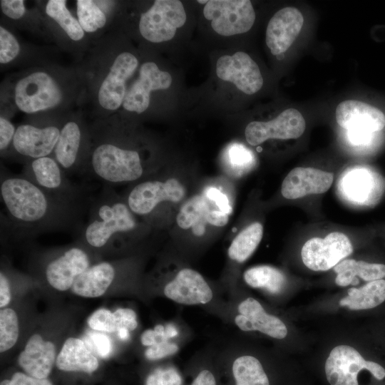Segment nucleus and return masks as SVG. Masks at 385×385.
I'll return each mask as SVG.
<instances>
[{"mask_svg":"<svg viewBox=\"0 0 385 385\" xmlns=\"http://www.w3.org/2000/svg\"><path fill=\"white\" fill-rule=\"evenodd\" d=\"M179 349L176 344L164 342L151 346H149L145 352V356L148 359L157 360L163 357L175 354Z\"/></svg>","mask_w":385,"mask_h":385,"instance_id":"nucleus-40","label":"nucleus"},{"mask_svg":"<svg viewBox=\"0 0 385 385\" xmlns=\"http://www.w3.org/2000/svg\"><path fill=\"white\" fill-rule=\"evenodd\" d=\"M97 140L88 150L83 175L113 187L139 180L145 175L137 150L125 148L110 136Z\"/></svg>","mask_w":385,"mask_h":385,"instance_id":"nucleus-3","label":"nucleus"},{"mask_svg":"<svg viewBox=\"0 0 385 385\" xmlns=\"http://www.w3.org/2000/svg\"><path fill=\"white\" fill-rule=\"evenodd\" d=\"M36 186L61 200L88 205L85 190L68 179L54 158L49 156L31 160L21 174Z\"/></svg>","mask_w":385,"mask_h":385,"instance_id":"nucleus-4","label":"nucleus"},{"mask_svg":"<svg viewBox=\"0 0 385 385\" xmlns=\"http://www.w3.org/2000/svg\"><path fill=\"white\" fill-rule=\"evenodd\" d=\"M88 324L98 332L111 333L118 329L113 312L103 308L97 309L88 317Z\"/></svg>","mask_w":385,"mask_h":385,"instance_id":"nucleus-37","label":"nucleus"},{"mask_svg":"<svg viewBox=\"0 0 385 385\" xmlns=\"http://www.w3.org/2000/svg\"><path fill=\"white\" fill-rule=\"evenodd\" d=\"M0 5L2 12L12 19L21 18L26 12L23 0H1Z\"/></svg>","mask_w":385,"mask_h":385,"instance_id":"nucleus-45","label":"nucleus"},{"mask_svg":"<svg viewBox=\"0 0 385 385\" xmlns=\"http://www.w3.org/2000/svg\"><path fill=\"white\" fill-rule=\"evenodd\" d=\"M165 332L169 339L175 337L178 334V329L173 324H168L165 327Z\"/></svg>","mask_w":385,"mask_h":385,"instance_id":"nucleus-51","label":"nucleus"},{"mask_svg":"<svg viewBox=\"0 0 385 385\" xmlns=\"http://www.w3.org/2000/svg\"><path fill=\"white\" fill-rule=\"evenodd\" d=\"M138 66V59L130 53L123 52L115 58L98 91V102L104 109L115 111L123 105L126 81Z\"/></svg>","mask_w":385,"mask_h":385,"instance_id":"nucleus-15","label":"nucleus"},{"mask_svg":"<svg viewBox=\"0 0 385 385\" xmlns=\"http://www.w3.org/2000/svg\"><path fill=\"white\" fill-rule=\"evenodd\" d=\"M334 271L337 274L335 283L341 287L351 284L356 276L366 282L385 277V265L368 263L352 259L341 261L334 267Z\"/></svg>","mask_w":385,"mask_h":385,"instance_id":"nucleus-27","label":"nucleus"},{"mask_svg":"<svg viewBox=\"0 0 385 385\" xmlns=\"http://www.w3.org/2000/svg\"><path fill=\"white\" fill-rule=\"evenodd\" d=\"M113 314L118 329L125 328L129 331H133L137 328L136 314L133 309L129 308H118L113 312Z\"/></svg>","mask_w":385,"mask_h":385,"instance_id":"nucleus-41","label":"nucleus"},{"mask_svg":"<svg viewBox=\"0 0 385 385\" xmlns=\"http://www.w3.org/2000/svg\"><path fill=\"white\" fill-rule=\"evenodd\" d=\"M333 180L332 173L313 168L297 167L284 178L281 192L284 198L289 200L322 194L330 188Z\"/></svg>","mask_w":385,"mask_h":385,"instance_id":"nucleus-21","label":"nucleus"},{"mask_svg":"<svg viewBox=\"0 0 385 385\" xmlns=\"http://www.w3.org/2000/svg\"><path fill=\"white\" fill-rule=\"evenodd\" d=\"M59 135V128L54 125L38 128L23 124L16 130L12 147L30 160L49 156L56 148Z\"/></svg>","mask_w":385,"mask_h":385,"instance_id":"nucleus-17","label":"nucleus"},{"mask_svg":"<svg viewBox=\"0 0 385 385\" xmlns=\"http://www.w3.org/2000/svg\"><path fill=\"white\" fill-rule=\"evenodd\" d=\"M208 200L203 195H195L188 200L180 209L176 222L184 230L196 226L201 220L206 222V216L210 210Z\"/></svg>","mask_w":385,"mask_h":385,"instance_id":"nucleus-33","label":"nucleus"},{"mask_svg":"<svg viewBox=\"0 0 385 385\" xmlns=\"http://www.w3.org/2000/svg\"><path fill=\"white\" fill-rule=\"evenodd\" d=\"M240 312L235 318L242 331H259L271 337L282 339L287 334L284 323L278 317L267 314L260 303L252 297L243 300L238 306Z\"/></svg>","mask_w":385,"mask_h":385,"instance_id":"nucleus-22","label":"nucleus"},{"mask_svg":"<svg viewBox=\"0 0 385 385\" xmlns=\"http://www.w3.org/2000/svg\"><path fill=\"white\" fill-rule=\"evenodd\" d=\"M56 365L64 371L91 374L98 368L99 363L81 339L69 337L56 356Z\"/></svg>","mask_w":385,"mask_h":385,"instance_id":"nucleus-25","label":"nucleus"},{"mask_svg":"<svg viewBox=\"0 0 385 385\" xmlns=\"http://www.w3.org/2000/svg\"><path fill=\"white\" fill-rule=\"evenodd\" d=\"M385 301V280L369 282L359 288L348 289V296L342 298L339 305L351 310L368 309L376 307Z\"/></svg>","mask_w":385,"mask_h":385,"instance_id":"nucleus-28","label":"nucleus"},{"mask_svg":"<svg viewBox=\"0 0 385 385\" xmlns=\"http://www.w3.org/2000/svg\"><path fill=\"white\" fill-rule=\"evenodd\" d=\"M118 334L120 339L122 340H127L129 338V330L125 328H120L118 329Z\"/></svg>","mask_w":385,"mask_h":385,"instance_id":"nucleus-52","label":"nucleus"},{"mask_svg":"<svg viewBox=\"0 0 385 385\" xmlns=\"http://www.w3.org/2000/svg\"><path fill=\"white\" fill-rule=\"evenodd\" d=\"M325 374L331 385H359L357 376L366 369L378 380L385 378V369L379 364L365 360L354 347L339 345L334 347L325 363Z\"/></svg>","mask_w":385,"mask_h":385,"instance_id":"nucleus-7","label":"nucleus"},{"mask_svg":"<svg viewBox=\"0 0 385 385\" xmlns=\"http://www.w3.org/2000/svg\"><path fill=\"white\" fill-rule=\"evenodd\" d=\"M213 30L229 36L248 31L254 24L255 13L248 0H210L203 9Z\"/></svg>","mask_w":385,"mask_h":385,"instance_id":"nucleus-10","label":"nucleus"},{"mask_svg":"<svg viewBox=\"0 0 385 385\" xmlns=\"http://www.w3.org/2000/svg\"><path fill=\"white\" fill-rule=\"evenodd\" d=\"M263 235V226L255 222L244 228L232 241L228 248L229 257L237 262L247 260L255 252Z\"/></svg>","mask_w":385,"mask_h":385,"instance_id":"nucleus-29","label":"nucleus"},{"mask_svg":"<svg viewBox=\"0 0 385 385\" xmlns=\"http://www.w3.org/2000/svg\"><path fill=\"white\" fill-rule=\"evenodd\" d=\"M181 378L175 369H158L147 378L145 385H180Z\"/></svg>","mask_w":385,"mask_h":385,"instance_id":"nucleus-39","label":"nucleus"},{"mask_svg":"<svg viewBox=\"0 0 385 385\" xmlns=\"http://www.w3.org/2000/svg\"><path fill=\"white\" fill-rule=\"evenodd\" d=\"M89 337L98 354L102 358H106L112 351L110 339L102 333L91 332Z\"/></svg>","mask_w":385,"mask_h":385,"instance_id":"nucleus-47","label":"nucleus"},{"mask_svg":"<svg viewBox=\"0 0 385 385\" xmlns=\"http://www.w3.org/2000/svg\"><path fill=\"white\" fill-rule=\"evenodd\" d=\"M66 4L65 0H49L46 6V14L55 20L71 40L80 41L84 36V31Z\"/></svg>","mask_w":385,"mask_h":385,"instance_id":"nucleus-32","label":"nucleus"},{"mask_svg":"<svg viewBox=\"0 0 385 385\" xmlns=\"http://www.w3.org/2000/svg\"><path fill=\"white\" fill-rule=\"evenodd\" d=\"M353 247L349 237L342 232H332L325 237L308 240L301 250L303 263L314 271H327L334 268L351 255Z\"/></svg>","mask_w":385,"mask_h":385,"instance_id":"nucleus-11","label":"nucleus"},{"mask_svg":"<svg viewBox=\"0 0 385 385\" xmlns=\"http://www.w3.org/2000/svg\"><path fill=\"white\" fill-rule=\"evenodd\" d=\"M205 220L207 222L213 226L222 227L227 223L229 215L219 210L210 209L206 216Z\"/></svg>","mask_w":385,"mask_h":385,"instance_id":"nucleus-49","label":"nucleus"},{"mask_svg":"<svg viewBox=\"0 0 385 385\" xmlns=\"http://www.w3.org/2000/svg\"><path fill=\"white\" fill-rule=\"evenodd\" d=\"M165 295L182 304H207L213 293L203 277L197 271L184 268L164 287Z\"/></svg>","mask_w":385,"mask_h":385,"instance_id":"nucleus-20","label":"nucleus"},{"mask_svg":"<svg viewBox=\"0 0 385 385\" xmlns=\"http://www.w3.org/2000/svg\"><path fill=\"white\" fill-rule=\"evenodd\" d=\"M115 276L116 270L111 262H101L81 274L71 289L75 294L83 297H98L106 293Z\"/></svg>","mask_w":385,"mask_h":385,"instance_id":"nucleus-24","label":"nucleus"},{"mask_svg":"<svg viewBox=\"0 0 385 385\" xmlns=\"http://www.w3.org/2000/svg\"><path fill=\"white\" fill-rule=\"evenodd\" d=\"M0 385H53L48 379H37L22 372H16L11 379H4Z\"/></svg>","mask_w":385,"mask_h":385,"instance_id":"nucleus-44","label":"nucleus"},{"mask_svg":"<svg viewBox=\"0 0 385 385\" xmlns=\"http://www.w3.org/2000/svg\"><path fill=\"white\" fill-rule=\"evenodd\" d=\"M171 83L168 72L160 71L154 62H145L140 66L138 78L126 92L123 106L128 111L141 113L149 106L150 92L168 89Z\"/></svg>","mask_w":385,"mask_h":385,"instance_id":"nucleus-16","label":"nucleus"},{"mask_svg":"<svg viewBox=\"0 0 385 385\" xmlns=\"http://www.w3.org/2000/svg\"><path fill=\"white\" fill-rule=\"evenodd\" d=\"M191 385H217L215 379L208 370L201 371L195 378Z\"/></svg>","mask_w":385,"mask_h":385,"instance_id":"nucleus-50","label":"nucleus"},{"mask_svg":"<svg viewBox=\"0 0 385 385\" xmlns=\"http://www.w3.org/2000/svg\"><path fill=\"white\" fill-rule=\"evenodd\" d=\"M78 21L86 32H94L103 27L106 23L104 12L91 0H78Z\"/></svg>","mask_w":385,"mask_h":385,"instance_id":"nucleus-34","label":"nucleus"},{"mask_svg":"<svg viewBox=\"0 0 385 385\" xmlns=\"http://www.w3.org/2000/svg\"><path fill=\"white\" fill-rule=\"evenodd\" d=\"M83 132L75 121H68L60 130V135L53 152L54 158L68 175H82L87 156L83 149Z\"/></svg>","mask_w":385,"mask_h":385,"instance_id":"nucleus-18","label":"nucleus"},{"mask_svg":"<svg viewBox=\"0 0 385 385\" xmlns=\"http://www.w3.org/2000/svg\"><path fill=\"white\" fill-rule=\"evenodd\" d=\"M336 119L347 130L349 140L355 145L367 143L374 133L385 126V115L381 111L354 100L344 101L337 106Z\"/></svg>","mask_w":385,"mask_h":385,"instance_id":"nucleus-5","label":"nucleus"},{"mask_svg":"<svg viewBox=\"0 0 385 385\" xmlns=\"http://www.w3.org/2000/svg\"><path fill=\"white\" fill-rule=\"evenodd\" d=\"M90 266L91 259L86 250L82 247L71 246L48 262L44 275L53 289L66 291Z\"/></svg>","mask_w":385,"mask_h":385,"instance_id":"nucleus-13","label":"nucleus"},{"mask_svg":"<svg viewBox=\"0 0 385 385\" xmlns=\"http://www.w3.org/2000/svg\"><path fill=\"white\" fill-rule=\"evenodd\" d=\"M185 21L186 13L181 1L156 0L141 14L139 30L146 40L160 43L172 39L177 29L183 26Z\"/></svg>","mask_w":385,"mask_h":385,"instance_id":"nucleus-8","label":"nucleus"},{"mask_svg":"<svg viewBox=\"0 0 385 385\" xmlns=\"http://www.w3.org/2000/svg\"><path fill=\"white\" fill-rule=\"evenodd\" d=\"M20 52V46L14 36L0 26V63H7L13 61Z\"/></svg>","mask_w":385,"mask_h":385,"instance_id":"nucleus-38","label":"nucleus"},{"mask_svg":"<svg viewBox=\"0 0 385 385\" xmlns=\"http://www.w3.org/2000/svg\"><path fill=\"white\" fill-rule=\"evenodd\" d=\"M1 231L26 239L75 226L88 207L50 195L21 175L1 173Z\"/></svg>","mask_w":385,"mask_h":385,"instance_id":"nucleus-1","label":"nucleus"},{"mask_svg":"<svg viewBox=\"0 0 385 385\" xmlns=\"http://www.w3.org/2000/svg\"><path fill=\"white\" fill-rule=\"evenodd\" d=\"M204 195L207 200L213 202L219 210L229 215L231 214L232 207L230 204L229 199L220 190L214 187H210L205 190Z\"/></svg>","mask_w":385,"mask_h":385,"instance_id":"nucleus-43","label":"nucleus"},{"mask_svg":"<svg viewBox=\"0 0 385 385\" xmlns=\"http://www.w3.org/2000/svg\"><path fill=\"white\" fill-rule=\"evenodd\" d=\"M236 385H270L260 361L249 355L237 357L232 364Z\"/></svg>","mask_w":385,"mask_h":385,"instance_id":"nucleus-31","label":"nucleus"},{"mask_svg":"<svg viewBox=\"0 0 385 385\" xmlns=\"http://www.w3.org/2000/svg\"><path fill=\"white\" fill-rule=\"evenodd\" d=\"M11 301L9 279L4 272H0V307H5Z\"/></svg>","mask_w":385,"mask_h":385,"instance_id":"nucleus-48","label":"nucleus"},{"mask_svg":"<svg viewBox=\"0 0 385 385\" xmlns=\"http://www.w3.org/2000/svg\"><path fill=\"white\" fill-rule=\"evenodd\" d=\"M374 188L375 181L372 174L362 167L346 170L339 183L342 196L355 204H366L371 198Z\"/></svg>","mask_w":385,"mask_h":385,"instance_id":"nucleus-26","label":"nucleus"},{"mask_svg":"<svg viewBox=\"0 0 385 385\" xmlns=\"http://www.w3.org/2000/svg\"><path fill=\"white\" fill-rule=\"evenodd\" d=\"M168 339L165 327L161 324L156 325L153 329L145 330L140 337L142 344L148 346L167 342Z\"/></svg>","mask_w":385,"mask_h":385,"instance_id":"nucleus-42","label":"nucleus"},{"mask_svg":"<svg viewBox=\"0 0 385 385\" xmlns=\"http://www.w3.org/2000/svg\"><path fill=\"white\" fill-rule=\"evenodd\" d=\"M304 23L302 13L294 7H285L270 20L266 30V43L272 54L285 52L300 33Z\"/></svg>","mask_w":385,"mask_h":385,"instance_id":"nucleus-19","label":"nucleus"},{"mask_svg":"<svg viewBox=\"0 0 385 385\" xmlns=\"http://www.w3.org/2000/svg\"><path fill=\"white\" fill-rule=\"evenodd\" d=\"M56 359L55 345L44 340L40 334H34L20 352L18 362L28 375L37 379H47Z\"/></svg>","mask_w":385,"mask_h":385,"instance_id":"nucleus-23","label":"nucleus"},{"mask_svg":"<svg viewBox=\"0 0 385 385\" xmlns=\"http://www.w3.org/2000/svg\"><path fill=\"white\" fill-rule=\"evenodd\" d=\"M305 128L306 122L299 111L289 108L270 121L250 122L246 126L245 135L247 143L255 146L270 138H297L303 134Z\"/></svg>","mask_w":385,"mask_h":385,"instance_id":"nucleus-12","label":"nucleus"},{"mask_svg":"<svg viewBox=\"0 0 385 385\" xmlns=\"http://www.w3.org/2000/svg\"><path fill=\"white\" fill-rule=\"evenodd\" d=\"M138 229V220L125 198L113 187L103 185L97 196L91 199L87 220L78 233L87 247L102 250L118 245Z\"/></svg>","mask_w":385,"mask_h":385,"instance_id":"nucleus-2","label":"nucleus"},{"mask_svg":"<svg viewBox=\"0 0 385 385\" xmlns=\"http://www.w3.org/2000/svg\"><path fill=\"white\" fill-rule=\"evenodd\" d=\"M225 156L227 165L235 174L248 171L255 164L254 155L251 150L239 143L230 145Z\"/></svg>","mask_w":385,"mask_h":385,"instance_id":"nucleus-36","label":"nucleus"},{"mask_svg":"<svg viewBox=\"0 0 385 385\" xmlns=\"http://www.w3.org/2000/svg\"><path fill=\"white\" fill-rule=\"evenodd\" d=\"M185 195L183 185L176 178L146 180L135 185L125 198L137 215L149 216L164 202H178Z\"/></svg>","mask_w":385,"mask_h":385,"instance_id":"nucleus-9","label":"nucleus"},{"mask_svg":"<svg viewBox=\"0 0 385 385\" xmlns=\"http://www.w3.org/2000/svg\"><path fill=\"white\" fill-rule=\"evenodd\" d=\"M14 125L4 117L0 118V150L4 152L13 143L16 133Z\"/></svg>","mask_w":385,"mask_h":385,"instance_id":"nucleus-46","label":"nucleus"},{"mask_svg":"<svg viewBox=\"0 0 385 385\" xmlns=\"http://www.w3.org/2000/svg\"><path fill=\"white\" fill-rule=\"evenodd\" d=\"M245 282L254 288H262L270 293L277 294L284 287L286 278L278 269L267 266H257L246 270Z\"/></svg>","mask_w":385,"mask_h":385,"instance_id":"nucleus-30","label":"nucleus"},{"mask_svg":"<svg viewBox=\"0 0 385 385\" xmlns=\"http://www.w3.org/2000/svg\"><path fill=\"white\" fill-rule=\"evenodd\" d=\"M197 2L200 3V4H205V3L207 4L208 2V1H200V0H198Z\"/></svg>","mask_w":385,"mask_h":385,"instance_id":"nucleus-53","label":"nucleus"},{"mask_svg":"<svg viewBox=\"0 0 385 385\" xmlns=\"http://www.w3.org/2000/svg\"><path fill=\"white\" fill-rule=\"evenodd\" d=\"M217 76L233 83L243 93H257L263 85V78L257 64L244 52L221 56L216 64Z\"/></svg>","mask_w":385,"mask_h":385,"instance_id":"nucleus-14","label":"nucleus"},{"mask_svg":"<svg viewBox=\"0 0 385 385\" xmlns=\"http://www.w3.org/2000/svg\"><path fill=\"white\" fill-rule=\"evenodd\" d=\"M14 99L19 110L34 113L57 106L62 100V92L51 76L36 71L17 82Z\"/></svg>","mask_w":385,"mask_h":385,"instance_id":"nucleus-6","label":"nucleus"},{"mask_svg":"<svg viewBox=\"0 0 385 385\" xmlns=\"http://www.w3.org/2000/svg\"><path fill=\"white\" fill-rule=\"evenodd\" d=\"M19 334V319L14 310L5 308L0 312V351L5 352L16 343Z\"/></svg>","mask_w":385,"mask_h":385,"instance_id":"nucleus-35","label":"nucleus"}]
</instances>
